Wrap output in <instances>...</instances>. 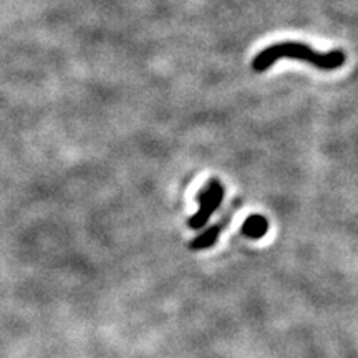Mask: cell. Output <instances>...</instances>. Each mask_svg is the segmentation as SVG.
<instances>
[{"label":"cell","instance_id":"cell-1","mask_svg":"<svg viewBox=\"0 0 358 358\" xmlns=\"http://www.w3.org/2000/svg\"><path fill=\"white\" fill-rule=\"evenodd\" d=\"M282 58H290V60L307 62L319 70H337L347 62L345 52L342 50H330V52H317L301 42H282L271 45L264 48L261 53H257L252 60V70L257 73H262L271 69L277 60Z\"/></svg>","mask_w":358,"mask_h":358},{"label":"cell","instance_id":"cell-2","mask_svg":"<svg viewBox=\"0 0 358 358\" xmlns=\"http://www.w3.org/2000/svg\"><path fill=\"white\" fill-rule=\"evenodd\" d=\"M224 198V187L217 179H211L206 187L198 194L199 211L189 219V226L192 229H201L213 216V213L221 206Z\"/></svg>","mask_w":358,"mask_h":358},{"label":"cell","instance_id":"cell-3","mask_svg":"<svg viewBox=\"0 0 358 358\" xmlns=\"http://www.w3.org/2000/svg\"><path fill=\"white\" fill-rule=\"evenodd\" d=\"M268 231V222L267 219L256 214V216H250L245 219L243 226V234L248 236L249 239H261L262 236H266Z\"/></svg>","mask_w":358,"mask_h":358},{"label":"cell","instance_id":"cell-4","mask_svg":"<svg viewBox=\"0 0 358 358\" xmlns=\"http://www.w3.org/2000/svg\"><path fill=\"white\" fill-rule=\"evenodd\" d=\"M219 232H221V224L211 226V227H209V229H206L203 234L196 237V239L191 243L189 248L194 249V250L211 248V245L216 244V241H217V237H219Z\"/></svg>","mask_w":358,"mask_h":358}]
</instances>
